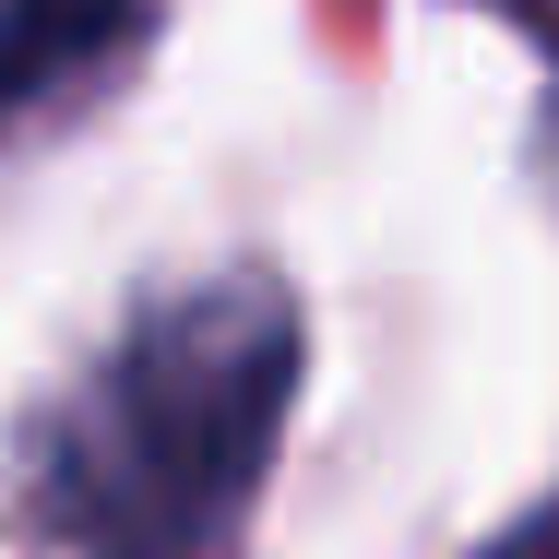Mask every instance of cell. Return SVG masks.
Listing matches in <instances>:
<instances>
[{
  "label": "cell",
  "instance_id": "obj_1",
  "mask_svg": "<svg viewBox=\"0 0 559 559\" xmlns=\"http://www.w3.org/2000/svg\"><path fill=\"white\" fill-rule=\"evenodd\" d=\"M286 381V310L226 298L131 334L60 429V512L108 548H167L191 512H238Z\"/></svg>",
  "mask_w": 559,
  "mask_h": 559
},
{
  "label": "cell",
  "instance_id": "obj_2",
  "mask_svg": "<svg viewBox=\"0 0 559 559\" xmlns=\"http://www.w3.org/2000/svg\"><path fill=\"white\" fill-rule=\"evenodd\" d=\"M143 36V0H0V131L84 96Z\"/></svg>",
  "mask_w": 559,
  "mask_h": 559
},
{
  "label": "cell",
  "instance_id": "obj_3",
  "mask_svg": "<svg viewBox=\"0 0 559 559\" xmlns=\"http://www.w3.org/2000/svg\"><path fill=\"white\" fill-rule=\"evenodd\" d=\"M488 559H559V512H536L524 536H500V548H488Z\"/></svg>",
  "mask_w": 559,
  "mask_h": 559
}]
</instances>
